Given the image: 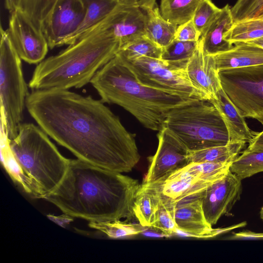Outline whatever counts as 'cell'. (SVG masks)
I'll use <instances>...</instances> for the list:
<instances>
[{
  "instance_id": "1",
  "label": "cell",
  "mask_w": 263,
  "mask_h": 263,
  "mask_svg": "<svg viewBox=\"0 0 263 263\" xmlns=\"http://www.w3.org/2000/svg\"><path fill=\"white\" fill-rule=\"evenodd\" d=\"M101 100L65 89L33 90L26 107L38 125L78 159L118 173L132 170L140 156L135 135Z\"/></svg>"
},
{
  "instance_id": "2",
  "label": "cell",
  "mask_w": 263,
  "mask_h": 263,
  "mask_svg": "<svg viewBox=\"0 0 263 263\" xmlns=\"http://www.w3.org/2000/svg\"><path fill=\"white\" fill-rule=\"evenodd\" d=\"M140 185L122 173L70 159L63 179L44 199L64 214L89 222L130 220L135 217L133 205Z\"/></svg>"
},
{
  "instance_id": "3",
  "label": "cell",
  "mask_w": 263,
  "mask_h": 263,
  "mask_svg": "<svg viewBox=\"0 0 263 263\" xmlns=\"http://www.w3.org/2000/svg\"><path fill=\"white\" fill-rule=\"evenodd\" d=\"M106 17L74 43L37 64L28 84L33 90L80 88L120 51Z\"/></svg>"
},
{
  "instance_id": "4",
  "label": "cell",
  "mask_w": 263,
  "mask_h": 263,
  "mask_svg": "<svg viewBox=\"0 0 263 263\" xmlns=\"http://www.w3.org/2000/svg\"><path fill=\"white\" fill-rule=\"evenodd\" d=\"M90 83L103 103L122 107L145 127L158 132L163 127L171 110L201 100L142 84L117 54L96 72Z\"/></svg>"
},
{
  "instance_id": "5",
  "label": "cell",
  "mask_w": 263,
  "mask_h": 263,
  "mask_svg": "<svg viewBox=\"0 0 263 263\" xmlns=\"http://www.w3.org/2000/svg\"><path fill=\"white\" fill-rule=\"evenodd\" d=\"M6 142L21 172L20 186L26 193L44 199L57 189L70 159L60 153L39 126L22 123L16 137Z\"/></svg>"
},
{
  "instance_id": "6",
  "label": "cell",
  "mask_w": 263,
  "mask_h": 263,
  "mask_svg": "<svg viewBox=\"0 0 263 263\" xmlns=\"http://www.w3.org/2000/svg\"><path fill=\"white\" fill-rule=\"evenodd\" d=\"M190 151L229 144L224 123L208 101L199 100L171 110L164 126Z\"/></svg>"
},
{
  "instance_id": "7",
  "label": "cell",
  "mask_w": 263,
  "mask_h": 263,
  "mask_svg": "<svg viewBox=\"0 0 263 263\" xmlns=\"http://www.w3.org/2000/svg\"><path fill=\"white\" fill-rule=\"evenodd\" d=\"M21 59L14 49L7 30L1 27L0 97L1 125L5 139L16 137L23 119L29 95Z\"/></svg>"
},
{
  "instance_id": "8",
  "label": "cell",
  "mask_w": 263,
  "mask_h": 263,
  "mask_svg": "<svg viewBox=\"0 0 263 263\" xmlns=\"http://www.w3.org/2000/svg\"><path fill=\"white\" fill-rule=\"evenodd\" d=\"M223 90L244 118L263 125V64L219 71Z\"/></svg>"
},
{
  "instance_id": "9",
  "label": "cell",
  "mask_w": 263,
  "mask_h": 263,
  "mask_svg": "<svg viewBox=\"0 0 263 263\" xmlns=\"http://www.w3.org/2000/svg\"><path fill=\"white\" fill-rule=\"evenodd\" d=\"M118 55L142 84L182 96L208 101L205 96L191 82L186 69L177 68L162 59L142 57L129 60Z\"/></svg>"
},
{
  "instance_id": "10",
  "label": "cell",
  "mask_w": 263,
  "mask_h": 263,
  "mask_svg": "<svg viewBox=\"0 0 263 263\" xmlns=\"http://www.w3.org/2000/svg\"><path fill=\"white\" fill-rule=\"evenodd\" d=\"M10 14L7 31L14 49L21 60L39 64L44 60L49 48L41 29L18 8Z\"/></svg>"
},
{
  "instance_id": "11",
  "label": "cell",
  "mask_w": 263,
  "mask_h": 263,
  "mask_svg": "<svg viewBox=\"0 0 263 263\" xmlns=\"http://www.w3.org/2000/svg\"><path fill=\"white\" fill-rule=\"evenodd\" d=\"M85 15L81 0H58L41 28L49 48L66 45L81 25Z\"/></svg>"
},
{
  "instance_id": "12",
  "label": "cell",
  "mask_w": 263,
  "mask_h": 263,
  "mask_svg": "<svg viewBox=\"0 0 263 263\" xmlns=\"http://www.w3.org/2000/svg\"><path fill=\"white\" fill-rule=\"evenodd\" d=\"M157 137V149L148 158L149 165L142 183L155 182L189 164L190 151L170 130L163 127Z\"/></svg>"
},
{
  "instance_id": "13",
  "label": "cell",
  "mask_w": 263,
  "mask_h": 263,
  "mask_svg": "<svg viewBox=\"0 0 263 263\" xmlns=\"http://www.w3.org/2000/svg\"><path fill=\"white\" fill-rule=\"evenodd\" d=\"M241 192V180L230 170L209 185L201 197L207 222L212 226L222 215L229 214L240 199Z\"/></svg>"
},
{
  "instance_id": "14",
  "label": "cell",
  "mask_w": 263,
  "mask_h": 263,
  "mask_svg": "<svg viewBox=\"0 0 263 263\" xmlns=\"http://www.w3.org/2000/svg\"><path fill=\"white\" fill-rule=\"evenodd\" d=\"M202 192L179 202L175 210V234L200 238H213L238 228L236 224L213 229L206 221L202 208Z\"/></svg>"
},
{
  "instance_id": "15",
  "label": "cell",
  "mask_w": 263,
  "mask_h": 263,
  "mask_svg": "<svg viewBox=\"0 0 263 263\" xmlns=\"http://www.w3.org/2000/svg\"><path fill=\"white\" fill-rule=\"evenodd\" d=\"M213 182L199 179L183 167L155 182L142 184L159 200L177 205L183 199L203 192Z\"/></svg>"
},
{
  "instance_id": "16",
  "label": "cell",
  "mask_w": 263,
  "mask_h": 263,
  "mask_svg": "<svg viewBox=\"0 0 263 263\" xmlns=\"http://www.w3.org/2000/svg\"><path fill=\"white\" fill-rule=\"evenodd\" d=\"M145 22L144 13L139 5L135 4H119L106 17L107 27L120 42L121 49L145 35Z\"/></svg>"
},
{
  "instance_id": "17",
  "label": "cell",
  "mask_w": 263,
  "mask_h": 263,
  "mask_svg": "<svg viewBox=\"0 0 263 263\" xmlns=\"http://www.w3.org/2000/svg\"><path fill=\"white\" fill-rule=\"evenodd\" d=\"M186 71L191 82L208 101L216 98L222 88L214 58L204 54L200 39L196 50L187 62Z\"/></svg>"
},
{
  "instance_id": "18",
  "label": "cell",
  "mask_w": 263,
  "mask_h": 263,
  "mask_svg": "<svg viewBox=\"0 0 263 263\" xmlns=\"http://www.w3.org/2000/svg\"><path fill=\"white\" fill-rule=\"evenodd\" d=\"M209 101L219 111L228 130L229 144L249 143L256 135L222 88Z\"/></svg>"
},
{
  "instance_id": "19",
  "label": "cell",
  "mask_w": 263,
  "mask_h": 263,
  "mask_svg": "<svg viewBox=\"0 0 263 263\" xmlns=\"http://www.w3.org/2000/svg\"><path fill=\"white\" fill-rule=\"evenodd\" d=\"M234 23L231 8L227 4L221 8L216 18L200 38L205 55H214L233 47V44L226 41L224 37Z\"/></svg>"
},
{
  "instance_id": "20",
  "label": "cell",
  "mask_w": 263,
  "mask_h": 263,
  "mask_svg": "<svg viewBox=\"0 0 263 263\" xmlns=\"http://www.w3.org/2000/svg\"><path fill=\"white\" fill-rule=\"evenodd\" d=\"M139 5L145 16V36L159 47H165L174 40L178 25L162 16L156 0H144Z\"/></svg>"
},
{
  "instance_id": "21",
  "label": "cell",
  "mask_w": 263,
  "mask_h": 263,
  "mask_svg": "<svg viewBox=\"0 0 263 263\" xmlns=\"http://www.w3.org/2000/svg\"><path fill=\"white\" fill-rule=\"evenodd\" d=\"M224 52L214 55L218 71L263 64V49L247 42H237Z\"/></svg>"
},
{
  "instance_id": "22",
  "label": "cell",
  "mask_w": 263,
  "mask_h": 263,
  "mask_svg": "<svg viewBox=\"0 0 263 263\" xmlns=\"http://www.w3.org/2000/svg\"><path fill=\"white\" fill-rule=\"evenodd\" d=\"M85 10L83 21L66 45L74 43L89 29L108 16L117 7V0H81Z\"/></svg>"
},
{
  "instance_id": "23",
  "label": "cell",
  "mask_w": 263,
  "mask_h": 263,
  "mask_svg": "<svg viewBox=\"0 0 263 263\" xmlns=\"http://www.w3.org/2000/svg\"><path fill=\"white\" fill-rule=\"evenodd\" d=\"M245 144H228L190 152V163L232 162L240 154Z\"/></svg>"
},
{
  "instance_id": "24",
  "label": "cell",
  "mask_w": 263,
  "mask_h": 263,
  "mask_svg": "<svg viewBox=\"0 0 263 263\" xmlns=\"http://www.w3.org/2000/svg\"><path fill=\"white\" fill-rule=\"evenodd\" d=\"M159 200L149 189L141 184L137 193L134 205L135 218L143 227L152 226L156 220Z\"/></svg>"
},
{
  "instance_id": "25",
  "label": "cell",
  "mask_w": 263,
  "mask_h": 263,
  "mask_svg": "<svg viewBox=\"0 0 263 263\" xmlns=\"http://www.w3.org/2000/svg\"><path fill=\"white\" fill-rule=\"evenodd\" d=\"M201 0H161L160 11L169 22L180 25L191 20Z\"/></svg>"
},
{
  "instance_id": "26",
  "label": "cell",
  "mask_w": 263,
  "mask_h": 263,
  "mask_svg": "<svg viewBox=\"0 0 263 263\" xmlns=\"http://www.w3.org/2000/svg\"><path fill=\"white\" fill-rule=\"evenodd\" d=\"M199 41L187 42L173 40L169 45L163 48L161 59L177 68L186 69L189 60L198 47Z\"/></svg>"
},
{
  "instance_id": "27",
  "label": "cell",
  "mask_w": 263,
  "mask_h": 263,
  "mask_svg": "<svg viewBox=\"0 0 263 263\" xmlns=\"http://www.w3.org/2000/svg\"><path fill=\"white\" fill-rule=\"evenodd\" d=\"M230 170L241 180L263 172V151L246 149L232 162Z\"/></svg>"
},
{
  "instance_id": "28",
  "label": "cell",
  "mask_w": 263,
  "mask_h": 263,
  "mask_svg": "<svg viewBox=\"0 0 263 263\" xmlns=\"http://www.w3.org/2000/svg\"><path fill=\"white\" fill-rule=\"evenodd\" d=\"M263 36V18L245 20L235 22L224 39L232 44L247 42Z\"/></svg>"
},
{
  "instance_id": "29",
  "label": "cell",
  "mask_w": 263,
  "mask_h": 263,
  "mask_svg": "<svg viewBox=\"0 0 263 263\" xmlns=\"http://www.w3.org/2000/svg\"><path fill=\"white\" fill-rule=\"evenodd\" d=\"M162 51L163 48L144 35L123 47L117 54L129 60L142 57L161 59Z\"/></svg>"
},
{
  "instance_id": "30",
  "label": "cell",
  "mask_w": 263,
  "mask_h": 263,
  "mask_svg": "<svg viewBox=\"0 0 263 263\" xmlns=\"http://www.w3.org/2000/svg\"><path fill=\"white\" fill-rule=\"evenodd\" d=\"M88 226L111 238H121L141 234L144 227L139 224L127 223L120 220L107 222H89Z\"/></svg>"
},
{
  "instance_id": "31",
  "label": "cell",
  "mask_w": 263,
  "mask_h": 263,
  "mask_svg": "<svg viewBox=\"0 0 263 263\" xmlns=\"http://www.w3.org/2000/svg\"><path fill=\"white\" fill-rule=\"evenodd\" d=\"M232 162L190 163L185 168L199 179L214 182L223 176L229 170Z\"/></svg>"
},
{
  "instance_id": "32",
  "label": "cell",
  "mask_w": 263,
  "mask_h": 263,
  "mask_svg": "<svg viewBox=\"0 0 263 263\" xmlns=\"http://www.w3.org/2000/svg\"><path fill=\"white\" fill-rule=\"evenodd\" d=\"M58 0H19L17 8L29 17L39 28Z\"/></svg>"
},
{
  "instance_id": "33",
  "label": "cell",
  "mask_w": 263,
  "mask_h": 263,
  "mask_svg": "<svg viewBox=\"0 0 263 263\" xmlns=\"http://www.w3.org/2000/svg\"><path fill=\"white\" fill-rule=\"evenodd\" d=\"M231 10L234 23L263 18V0H238Z\"/></svg>"
},
{
  "instance_id": "34",
  "label": "cell",
  "mask_w": 263,
  "mask_h": 263,
  "mask_svg": "<svg viewBox=\"0 0 263 263\" xmlns=\"http://www.w3.org/2000/svg\"><path fill=\"white\" fill-rule=\"evenodd\" d=\"M220 9L212 0L200 1L192 20L201 36L216 18Z\"/></svg>"
},
{
  "instance_id": "35",
  "label": "cell",
  "mask_w": 263,
  "mask_h": 263,
  "mask_svg": "<svg viewBox=\"0 0 263 263\" xmlns=\"http://www.w3.org/2000/svg\"><path fill=\"white\" fill-rule=\"evenodd\" d=\"M176 207L175 205L159 200L156 220L152 226L160 229L170 236L174 235L177 229L175 218Z\"/></svg>"
},
{
  "instance_id": "36",
  "label": "cell",
  "mask_w": 263,
  "mask_h": 263,
  "mask_svg": "<svg viewBox=\"0 0 263 263\" xmlns=\"http://www.w3.org/2000/svg\"><path fill=\"white\" fill-rule=\"evenodd\" d=\"M200 36V33L191 20L178 26L174 40L197 42Z\"/></svg>"
},
{
  "instance_id": "37",
  "label": "cell",
  "mask_w": 263,
  "mask_h": 263,
  "mask_svg": "<svg viewBox=\"0 0 263 263\" xmlns=\"http://www.w3.org/2000/svg\"><path fill=\"white\" fill-rule=\"evenodd\" d=\"M233 239H263V233H256L249 231H242L235 233L231 237Z\"/></svg>"
},
{
  "instance_id": "38",
  "label": "cell",
  "mask_w": 263,
  "mask_h": 263,
  "mask_svg": "<svg viewBox=\"0 0 263 263\" xmlns=\"http://www.w3.org/2000/svg\"><path fill=\"white\" fill-rule=\"evenodd\" d=\"M248 143V146L246 148L247 150L263 151V130L257 132Z\"/></svg>"
},
{
  "instance_id": "39",
  "label": "cell",
  "mask_w": 263,
  "mask_h": 263,
  "mask_svg": "<svg viewBox=\"0 0 263 263\" xmlns=\"http://www.w3.org/2000/svg\"><path fill=\"white\" fill-rule=\"evenodd\" d=\"M140 234L151 237H168V235L154 227H144Z\"/></svg>"
},
{
  "instance_id": "40",
  "label": "cell",
  "mask_w": 263,
  "mask_h": 263,
  "mask_svg": "<svg viewBox=\"0 0 263 263\" xmlns=\"http://www.w3.org/2000/svg\"><path fill=\"white\" fill-rule=\"evenodd\" d=\"M47 217L49 219L62 227H65L66 226L73 220V217L64 213L62 215L58 216L48 215Z\"/></svg>"
},
{
  "instance_id": "41",
  "label": "cell",
  "mask_w": 263,
  "mask_h": 263,
  "mask_svg": "<svg viewBox=\"0 0 263 263\" xmlns=\"http://www.w3.org/2000/svg\"><path fill=\"white\" fill-rule=\"evenodd\" d=\"M19 0H5V7L11 13L18 7Z\"/></svg>"
},
{
  "instance_id": "42",
  "label": "cell",
  "mask_w": 263,
  "mask_h": 263,
  "mask_svg": "<svg viewBox=\"0 0 263 263\" xmlns=\"http://www.w3.org/2000/svg\"><path fill=\"white\" fill-rule=\"evenodd\" d=\"M247 43L253 45L258 46L263 49V36L250 41H248Z\"/></svg>"
},
{
  "instance_id": "43",
  "label": "cell",
  "mask_w": 263,
  "mask_h": 263,
  "mask_svg": "<svg viewBox=\"0 0 263 263\" xmlns=\"http://www.w3.org/2000/svg\"><path fill=\"white\" fill-rule=\"evenodd\" d=\"M144 0H117L119 4L139 5Z\"/></svg>"
},
{
  "instance_id": "44",
  "label": "cell",
  "mask_w": 263,
  "mask_h": 263,
  "mask_svg": "<svg viewBox=\"0 0 263 263\" xmlns=\"http://www.w3.org/2000/svg\"><path fill=\"white\" fill-rule=\"evenodd\" d=\"M260 217L263 220V206H262L260 211Z\"/></svg>"
}]
</instances>
